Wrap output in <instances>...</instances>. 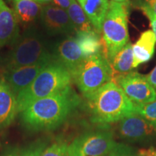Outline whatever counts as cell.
Instances as JSON below:
<instances>
[{
    "instance_id": "cell-1",
    "label": "cell",
    "mask_w": 156,
    "mask_h": 156,
    "mask_svg": "<svg viewBox=\"0 0 156 156\" xmlns=\"http://www.w3.org/2000/svg\"><path fill=\"white\" fill-rule=\"evenodd\" d=\"M80 103L71 86L49 96L38 99L20 112L23 126L32 132L58 128Z\"/></svg>"
},
{
    "instance_id": "cell-2",
    "label": "cell",
    "mask_w": 156,
    "mask_h": 156,
    "mask_svg": "<svg viewBox=\"0 0 156 156\" xmlns=\"http://www.w3.org/2000/svg\"><path fill=\"white\" fill-rule=\"evenodd\" d=\"M91 119L99 124L119 122L134 112V104L114 81H109L86 97Z\"/></svg>"
},
{
    "instance_id": "cell-3",
    "label": "cell",
    "mask_w": 156,
    "mask_h": 156,
    "mask_svg": "<svg viewBox=\"0 0 156 156\" xmlns=\"http://www.w3.org/2000/svg\"><path fill=\"white\" fill-rule=\"evenodd\" d=\"M73 75L59 62L51 60L32 83L17 95V112H23L38 99L60 92L71 86Z\"/></svg>"
},
{
    "instance_id": "cell-4",
    "label": "cell",
    "mask_w": 156,
    "mask_h": 156,
    "mask_svg": "<svg viewBox=\"0 0 156 156\" xmlns=\"http://www.w3.org/2000/svg\"><path fill=\"white\" fill-rule=\"evenodd\" d=\"M3 60L4 69L30 65L52 59L46 38L34 27H30L20 36Z\"/></svg>"
},
{
    "instance_id": "cell-5",
    "label": "cell",
    "mask_w": 156,
    "mask_h": 156,
    "mask_svg": "<svg viewBox=\"0 0 156 156\" xmlns=\"http://www.w3.org/2000/svg\"><path fill=\"white\" fill-rule=\"evenodd\" d=\"M129 5L109 1L108 11L102 25L103 40L108 62L129 41Z\"/></svg>"
},
{
    "instance_id": "cell-6",
    "label": "cell",
    "mask_w": 156,
    "mask_h": 156,
    "mask_svg": "<svg viewBox=\"0 0 156 156\" xmlns=\"http://www.w3.org/2000/svg\"><path fill=\"white\" fill-rule=\"evenodd\" d=\"M112 75L110 62L102 51L84 58L73 73V78L78 89L86 98L112 81Z\"/></svg>"
},
{
    "instance_id": "cell-7",
    "label": "cell",
    "mask_w": 156,
    "mask_h": 156,
    "mask_svg": "<svg viewBox=\"0 0 156 156\" xmlns=\"http://www.w3.org/2000/svg\"><path fill=\"white\" fill-rule=\"evenodd\" d=\"M116 144L111 132H88L78 136L68 145V153L69 156H105Z\"/></svg>"
},
{
    "instance_id": "cell-8",
    "label": "cell",
    "mask_w": 156,
    "mask_h": 156,
    "mask_svg": "<svg viewBox=\"0 0 156 156\" xmlns=\"http://www.w3.org/2000/svg\"><path fill=\"white\" fill-rule=\"evenodd\" d=\"M115 83L134 104H145L156 99V91L148 83L146 75L136 73L119 75Z\"/></svg>"
},
{
    "instance_id": "cell-9",
    "label": "cell",
    "mask_w": 156,
    "mask_h": 156,
    "mask_svg": "<svg viewBox=\"0 0 156 156\" xmlns=\"http://www.w3.org/2000/svg\"><path fill=\"white\" fill-rule=\"evenodd\" d=\"M155 131L153 124L136 112L124 117L119 124L120 136L129 142L145 141L153 135Z\"/></svg>"
},
{
    "instance_id": "cell-10",
    "label": "cell",
    "mask_w": 156,
    "mask_h": 156,
    "mask_svg": "<svg viewBox=\"0 0 156 156\" xmlns=\"http://www.w3.org/2000/svg\"><path fill=\"white\" fill-rule=\"evenodd\" d=\"M53 59L45 60L14 69H4L2 79L8 84L17 96L21 91L32 83L41 71Z\"/></svg>"
},
{
    "instance_id": "cell-11",
    "label": "cell",
    "mask_w": 156,
    "mask_h": 156,
    "mask_svg": "<svg viewBox=\"0 0 156 156\" xmlns=\"http://www.w3.org/2000/svg\"><path fill=\"white\" fill-rule=\"evenodd\" d=\"M40 21L51 35L69 34L75 31L67 11L51 4L43 6Z\"/></svg>"
},
{
    "instance_id": "cell-12",
    "label": "cell",
    "mask_w": 156,
    "mask_h": 156,
    "mask_svg": "<svg viewBox=\"0 0 156 156\" xmlns=\"http://www.w3.org/2000/svg\"><path fill=\"white\" fill-rule=\"evenodd\" d=\"M51 52L54 59L67 68L72 75L85 58L75 36L60 41L54 46Z\"/></svg>"
},
{
    "instance_id": "cell-13",
    "label": "cell",
    "mask_w": 156,
    "mask_h": 156,
    "mask_svg": "<svg viewBox=\"0 0 156 156\" xmlns=\"http://www.w3.org/2000/svg\"><path fill=\"white\" fill-rule=\"evenodd\" d=\"M20 36L18 20L15 11L0 0V47L12 45Z\"/></svg>"
},
{
    "instance_id": "cell-14",
    "label": "cell",
    "mask_w": 156,
    "mask_h": 156,
    "mask_svg": "<svg viewBox=\"0 0 156 156\" xmlns=\"http://www.w3.org/2000/svg\"><path fill=\"white\" fill-rule=\"evenodd\" d=\"M17 113L16 95L8 84L0 78V131L10 125Z\"/></svg>"
},
{
    "instance_id": "cell-15",
    "label": "cell",
    "mask_w": 156,
    "mask_h": 156,
    "mask_svg": "<svg viewBox=\"0 0 156 156\" xmlns=\"http://www.w3.org/2000/svg\"><path fill=\"white\" fill-rule=\"evenodd\" d=\"M155 37L153 30L144 31L138 40L132 45L134 56L133 67L148 62L153 58L155 48Z\"/></svg>"
},
{
    "instance_id": "cell-16",
    "label": "cell",
    "mask_w": 156,
    "mask_h": 156,
    "mask_svg": "<svg viewBox=\"0 0 156 156\" xmlns=\"http://www.w3.org/2000/svg\"><path fill=\"white\" fill-rule=\"evenodd\" d=\"M81 6L93 28L100 34L108 11V0H76Z\"/></svg>"
},
{
    "instance_id": "cell-17",
    "label": "cell",
    "mask_w": 156,
    "mask_h": 156,
    "mask_svg": "<svg viewBox=\"0 0 156 156\" xmlns=\"http://www.w3.org/2000/svg\"><path fill=\"white\" fill-rule=\"evenodd\" d=\"M14 11L17 20L23 25H29L40 19L42 5L35 0H13Z\"/></svg>"
},
{
    "instance_id": "cell-18",
    "label": "cell",
    "mask_w": 156,
    "mask_h": 156,
    "mask_svg": "<svg viewBox=\"0 0 156 156\" xmlns=\"http://www.w3.org/2000/svg\"><path fill=\"white\" fill-rule=\"evenodd\" d=\"M75 37L85 58L103 51L104 41L96 31L76 34Z\"/></svg>"
},
{
    "instance_id": "cell-19",
    "label": "cell",
    "mask_w": 156,
    "mask_h": 156,
    "mask_svg": "<svg viewBox=\"0 0 156 156\" xmlns=\"http://www.w3.org/2000/svg\"><path fill=\"white\" fill-rule=\"evenodd\" d=\"M67 11L76 34L95 31L85 12L76 0H72L71 5Z\"/></svg>"
},
{
    "instance_id": "cell-20",
    "label": "cell",
    "mask_w": 156,
    "mask_h": 156,
    "mask_svg": "<svg viewBox=\"0 0 156 156\" xmlns=\"http://www.w3.org/2000/svg\"><path fill=\"white\" fill-rule=\"evenodd\" d=\"M133 63L134 56L132 45L130 42H128L114 56L111 61L110 64L112 70L119 75H123L129 73L132 69H134Z\"/></svg>"
},
{
    "instance_id": "cell-21",
    "label": "cell",
    "mask_w": 156,
    "mask_h": 156,
    "mask_svg": "<svg viewBox=\"0 0 156 156\" xmlns=\"http://www.w3.org/2000/svg\"><path fill=\"white\" fill-rule=\"evenodd\" d=\"M134 112L153 124L156 122V99L145 104H134Z\"/></svg>"
},
{
    "instance_id": "cell-22",
    "label": "cell",
    "mask_w": 156,
    "mask_h": 156,
    "mask_svg": "<svg viewBox=\"0 0 156 156\" xmlns=\"http://www.w3.org/2000/svg\"><path fill=\"white\" fill-rule=\"evenodd\" d=\"M40 156H69L68 145L62 142H55L45 148Z\"/></svg>"
},
{
    "instance_id": "cell-23",
    "label": "cell",
    "mask_w": 156,
    "mask_h": 156,
    "mask_svg": "<svg viewBox=\"0 0 156 156\" xmlns=\"http://www.w3.org/2000/svg\"><path fill=\"white\" fill-rule=\"evenodd\" d=\"M114 156H137L134 153L133 149L124 144L117 143L113 150Z\"/></svg>"
},
{
    "instance_id": "cell-24",
    "label": "cell",
    "mask_w": 156,
    "mask_h": 156,
    "mask_svg": "<svg viewBox=\"0 0 156 156\" xmlns=\"http://www.w3.org/2000/svg\"><path fill=\"white\" fill-rule=\"evenodd\" d=\"M46 148V144L39 143L28 147L18 156H40Z\"/></svg>"
},
{
    "instance_id": "cell-25",
    "label": "cell",
    "mask_w": 156,
    "mask_h": 156,
    "mask_svg": "<svg viewBox=\"0 0 156 156\" xmlns=\"http://www.w3.org/2000/svg\"><path fill=\"white\" fill-rule=\"evenodd\" d=\"M139 8H145L149 10L156 17V0H138Z\"/></svg>"
},
{
    "instance_id": "cell-26",
    "label": "cell",
    "mask_w": 156,
    "mask_h": 156,
    "mask_svg": "<svg viewBox=\"0 0 156 156\" xmlns=\"http://www.w3.org/2000/svg\"><path fill=\"white\" fill-rule=\"evenodd\" d=\"M142 11V12L146 15L148 20H150L151 23V25L152 28V30H153L154 35H155V40H156V17L154 15L153 13H151L149 10L145 8H140Z\"/></svg>"
},
{
    "instance_id": "cell-27",
    "label": "cell",
    "mask_w": 156,
    "mask_h": 156,
    "mask_svg": "<svg viewBox=\"0 0 156 156\" xmlns=\"http://www.w3.org/2000/svg\"><path fill=\"white\" fill-rule=\"evenodd\" d=\"M72 3V0H52L51 5L60 7V8L67 10L70 5Z\"/></svg>"
},
{
    "instance_id": "cell-28",
    "label": "cell",
    "mask_w": 156,
    "mask_h": 156,
    "mask_svg": "<svg viewBox=\"0 0 156 156\" xmlns=\"http://www.w3.org/2000/svg\"><path fill=\"white\" fill-rule=\"evenodd\" d=\"M146 78H147L148 83L151 84V86L156 91V66L151 73L146 75Z\"/></svg>"
},
{
    "instance_id": "cell-29",
    "label": "cell",
    "mask_w": 156,
    "mask_h": 156,
    "mask_svg": "<svg viewBox=\"0 0 156 156\" xmlns=\"http://www.w3.org/2000/svg\"><path fill=\"white\" fill-rule=\"evenodd\" d=\"M138 156H156V151L153 148L140 150L138 152Z\"/></svg>"
},
{
    "instance_id": "cell-30",
    "label": "cell",
    "mask_w": 156,
    "mask_h": 156,
    "mask_svg": "<svg viewBox=\"0 0 156 156\" xmlns=\"http://www.w3.org/2000/svg\"><path fill=\"white\" fill-rule=\"evenodd\" d=\"M38 2H39L41 5H49V4L51 2L52 0H36Z\"/></svg>"
},
{
    "instance_id": "cell-31",
    "label": "cell",
    "mask_w": 156,
    "mask_h": 156,
    "mask_svg": "<svg viewBox=\"0 0 156 156\" xmlns=\"http://www.w3.org/2000/svg\"><path fill=\"white\" fill-rule=\"evenodd\" d=\"M112 1L117 3L124 4V5H129V0H112Z\"/></svg>"
},
{
    "instance_id": "cell-32",
    "label": "cell",
    "mask_w": 156,
    "mask_h": 156,
    "mask_svg": "<svg viewBox=\"0 0 156 156\" xmlns=\"http://www.w3.org/2000/svg\"><path fill=\"white\" fill-rule=\"evenodd\" d=\"M114 150V149H113ZM105 156H114V151H112L111 152V153H109L108 155H105Z\"/></svg>"
},
{
    "instance_id": "cell-33",
    "label": "cell",
    "mask_w": 156,
    "mask_h": 156,
    "mask_svg": "<svg viewBox=\"0 0 156 156\" xmlns=\"http://www.w3.org/2000/svg\"><path fill=\"white\" fill-rule=\"evenodd\" d=\"M153 126H154V127H155V131H156V122L154 123Z\"/></svg>"
},
{
    "instance_id": "cell-34",
    "label": "cell",
    "mask_w": 156,
    "mask_h": 156,
    "mask_svg": "<svg viewBox=\"0 0 156 156\" xmlns=\"http://www.w3.org/2000/svg\"><path fill=\"white\" fill-rule=\"evenodd\" d=\"M35 1H36V0H35Z\"/></svg>"
}]
</instances>
